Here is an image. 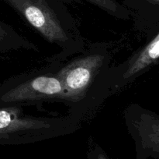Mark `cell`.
Instances as JSON below:
<instances>
[{"mask_svg":"<svg viewBox=\"0 0 159 159\" xmlns=\"http://www.w3.org/2000/svg\"><path fill=\"white\" fill-rule=\"evenodd\" d=\"M103 57L90 55L75 60L58 73L65 98H78L85 91L102 65Z\"/></svg>","mask_w":159,"mask_h":159,"instance_id":"obj_1","label":"cell"},{"mask_svg":"<svg viewBox=\"0 0 159 159\" xmlns=\"http://www.w3.org/2000/svg\"><path fill=\"white\" fill-rule=\"evenodd\" d=\"M9 2L50 42H65L68 40L62 26L46 6L31 0H9Z\"/></svg>","mask_w":159,"mask_h":159,"instance_id":"obj_2","label":"cell"},{"mask_svg":"<svg viewBox=\"0 0 159 159\" xmlns=\"http://www.w3.org/2000/svg\"><path fill=\"white\" fill-rule=\"evenodd\" d=\"M55 97L65 98L63 85L60 80L41 76L11 89L2 95L1 100L4 102H14Z\"/></svg>","mask_w":159,"mask_h":159,"instance_id":"obj_3","label":"cell"},{"mask_svg":"<svg viewBox=\"0 0 159 159\" xmlns=\"http://www.w3.org/2000/svg\"><path fill=\"white\" fill-rule=\"evenodd\" d=\"M159 56V34H157L155 38L141 51L134 58V60L130 62L129 68L124 74L125 78H130L148 65L156 62Z\"/></svg>","mask_w":159,"mask_h":159,"instance_id":"obj_4","label":"cell"},{"mask_svg":"<svg viewBox=\"0 0 159 159\" xmlns=\"http://www.w3.org/2000/svg\"><path fill=\"white\" fill-rule=\"evenodd\" d=\"M87 1L98 6L101 9H105L107 12L115 13L118 9L117 4L113 0H87Z\"/></svg>","mask_w":159,"mask_h":159,"instance_id":"obj_5","label":"cell"},{"mask_svg":"<svg viewBox=\"0 0 159 159\" xmlns=\"http://www.w3.org/2000/svg\"><path fill=\"white\" fill-rule=\"evenodd\" d=\"M4 34H5L4 30L2 29V27L1 24H0V41L2 40V37H3Z\"/></svg>","mask_w":159,"mask_h":159,"instance_id":"obj_6","label":"cell"},{"mask_svg":"<svg viewBox=\"0 0 159 159\" xmlns=\"http://www.w3.org/2000/svg\"><path fill=\"white\" fill-rule=\"evenodd\" d=\"M148 1L151 2L155 3V4H158V3L159 2V0H148Z\"/></svg>","mask_w":159,"mask_h":159,"instance_id":"obj_7","label":"cell"}]
</instances>
